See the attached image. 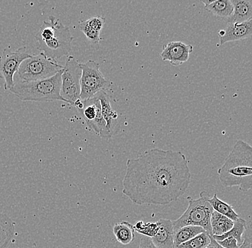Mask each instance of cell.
Instances as JSON below:
<instances>
[{"label": "cell", "instance_id": "obj_1", "mask_svg": "<svg viewBox=\"0 0 252 248\" xmlns=\"http://www.w3.org/2000/svg\"><path fill=\"white\" fill-rule=\"evenodd\" d=\"M190 177L182 152L150 149L127 160L122 193L135 205H169L185 194Z\"/></svg>", "mask_w": 252, "mask_h": 248}, {"label": "cell", "instance_id": "obj_2", "mask_svg": "<svg viewBox=\"0 0 252 248\" xmlns=\"http://www.w3.org/2000/svg\"><path fill=\"white\" fill-rule=\"evenodd\" d=\"M221 185L238 187L242 192L252 188V147L245 141H236L223 165L218 169Z\"/></svg>", "mask_w": 252, "mask_h": 248}, {"label": "cell", "instance_id": "obj_3", "mask_svg": "<svg viewBox=\"0 0 252 248\" xmlns=\"http://www.w3.org/2000/svg\"><path fill=\"white\" fill-rule=\"evenodd\" d=\"M37 50L51 60L57 61L70 54L73 40L70 28L54 16L44 21L35 35Z\"/></svg>", "mask_w": 252, "mask_h": 248}, {"label": "cell", "instance_id": "obj_4", "mask_svg": "<svg viewBox=\"0 0 252 248\" xmlns=\"http://www.w3.org/2000/svg\"><path fill=\"white\" fill-rule=\"evenodd\" d=\"M62 71L47 79L29 82L20 80L9 91L22 101L42 103L58 100L65 103L61 95Z\"/></svg>", "mask_w": 252, "mask_h": 248}, {"label": "cell", "instance_id": "obj_5", "mask_svg": "<svg viewBox=\"0 0 252 248\" xmlns=\"http://www.w3.org/2000/svg\"><path fill=\"white\" fill-rule=\"evenodd\" d=\"M208 199L209 197L204 191L200 193L199 198L187 197L188 208L179 219L172 221L174 232L185 226H198L202 227L209 235H213L210 222L213 209Z\"/></svg>", "mask_w": 252, "mask_h": 248}, {"label": "cell", "instance_id": "obj_6", "mask_svg": "<svg viewBox=\"0 0 252 248\" xmlns=\"http://www.w3.org/2000/svg\"><path fill=\"white\" fill-rule=\"evenodd\" d=\"M79 65L81 70L80 98L82 101L92 98L102 91L106 92L113 85V83L107 80L100 72L98 62L88 60Z\"/></svg>", "mask_w": 252, "mask_h": 248}, {"label": "cell", "instance_id": "obj_7", "mask_svg": "<svg viewBox=\"0 0 252 248\" xmlns=\"http://www.w3.org/2000/svg\"><path fill=\"white\" fill-rule=\"evenodd\" d=\"M63 66L47 58L43 53L25 59L19 67V78L22 81L47 79L62 71Z\"/></svg>", "mask_w": 252, "mask_h": 248}, {"label": "cell", "instance_id": "obj_8", "mask_svg": "<svg viewBox=\"0 0 252 248\" xmlns=\"http://www.w3.org/2000/svg\"><path fill=\"white\" fill-rule=\"evenodd\" d=\"M74 56H69L61 74V95L66 103L74 105L80 100L81 70Z\"/></svg>", "mask_w": 252, "mask_h": 248}, {"label": "cell", "instance_id": "obj_9", "mask_svg": "<svg viewBox=\"0 0 252 248\" xmlns=\"http://www.w3.org/2000/svg\"><path fill=\"white\" fill-rule=\"evenodd\" d=\"M26 47H22L12 52L9 48L3 50L0 56V79L4 80V88L9 90L14 84V76L18 71L20 64L25 59L31 57Z\"/></svg>", "mask_w": 252, "mask_h": 248}, {"label": "cell", "instance_id": "obj_10", "mask_svg": "<svg viewBox=\"0 0 252 248\" xmlns=\"http://www.w3.org/2000/svg\"><path fill=\"white\" fill-rule=\"evenodd\" d=\"M83 108L79 112L88 128L101 138H108L106 123L102 117L101 105L97 96L83 101Z\"/></svg>", "mask_w": 252, "mask_h": 248}, {"label": "cell", "instance_id": "obj_11", "mask_svg": "<svg viewBox=\"0 0 252 248\" xmlns=\"http://www.w3.org/2000/svg\"><path fill=\"white\" fill-rule=\"evenodd\" d=\"M193 50L192 45H187L180 41H174L163 47L160 56L165 62L168 61L176 67L187 62Z\"/></svg>", "mask_w": 252, "mask_h": 248}, {"label": "cell", "instance_id": "obj_12", "mask_svg": "<svg viewBox=\"0 0 252 248\" xmlns=\"http://www.w3.org/2000/svg\"><path fill=\"white\" fill-rule=\"evenodd\" d=\"M220 45L250 38L252 35V19L242 23H230L218 33Z\"/></svg>", "mask_w": 252, "mask_h": 248}, {"label": "cell", "instance_id": "obj_13", "mask_svg": "<svg viewBox=\"0 0 252 248\" xmlns=\"http://www.w3.org/2000/svg\"><path fill=\"white\" fill-rule=\"evenodd\" d=\"M99 99L101 105L102 117L106 123L108 138H112L117 131L118 121V113L112 108L110 97L105 91L100 92L95 95Z\"/></svg>", "mask_w": 252, "mask_h": 248}, {"label": "cell", "instance_id": "obj_14", "mask_svg": "<svg viewBox=\"0 0 252 248\" xmlns=\"http://www.w3.org/2000/svg\"><path fill=\"white\" fill-rule=\"evenodd\" d=\"M157 233L151 238L153 243L157 248H173L174 230L172 221L160 219L157 221Z\"/></svg>", "mask_w": 252, "mask_h": 248}, {"label": "cell", "instance_id": "obj_15", "mask_svg": "<svg viewBox=\"0 0 252 248\" xmlns=\"http://www.w3.org/2000/svg\"><path fill=\"white\" fill-rule=\"evenodd\" d=\"M233 12L227 19L230 23H242L252 19V0H231Z\"/></svg>", "mask_w": 252, "mask_h": 248}, {"label": "cell", "instance_id": "obj_16", "mask_svg": "<svg viewBox=\"0 0 252 248\" xmlns=\"http://www.w3.org/2000/svg\"><path fill=\"white\" fill-rule=\"evenodd\" d=\"M205 9L215 16L228 18L233 12V4L231 0H202Z\"/></svg>", "mask_w": 252, "mask_h": 248}, {"label": "cell", "instance_id": "obj_17", "mask_svg": "<svg viewBox=\"0 0 252 248\" xmlns=\"http://www.w3.org/2000/svg\"><path fill=\"white\" fill-rule=\"evenodd\" d=\"M15 235V222L7 215L0 213V248H8Z\"/></svg>", "mask_w": 252, "mask_h": 248}, {"label": "cell", "instance_id": "obj_18", "mask_svg": "<svg viewBox=\"0 0 252 248\" xmlns=\"http://www.w3.org/2000/svg\"><path fill=\"white\" fill-rule=\"evenodd\" d=\"M113 231L118 243L124 246L130 244L135 239L134 226L126 221L115 224Z\"/></svg>", "mask_w": 252, "mask_h": 248}, {"label": "cell", "instance_id": "obj_19", "mask_svg": "<svg viewBox=\"0 0 252 248\" xmlns=\"http://www.w3.org/2000/svg\"><path fill=\"white\" fill-rule=\"evenodd\" d=\"M210 222L213 235H221L232 228L234 222L213 210Z\"/></svg>", "mask_w": 252, "mask_h": 248}, {"label": "cell", "instance_id": "obj_20", "mask_svg": "<svg viewBox=\"0 0 252 248\" xmlns=\"http://www.w3.org/2000/svg\"><path fill=\"white\" fill-rule=\"evenodd\" d=\"M205 232L204 229L198 226H185L174 232L173 248H177L180 245L189 241L196 235Z\"/></svg>", "mask_w": 252, "mask_h": 248}, {"label": "cell", "instance_id": "obj_21", "mask_svg": "<svg viewBox=\"0 0 252 248\" xmlns=\"http://www.w3.org/2000/svg\"><path fill=\"white\" fill-rule=\"evenodd\" d=\"M208 201L210 203L213 210L217 212L222 216L229 218L234 222L240 218V216L236 213L233 207L231 205H228L226 202H223V200H220L217 194H214L212 198L209 197Z\"/></svg>", "mask_w": 252, "mask_h": 248}, {"label": "cell", "instance_id": "obj_22", "mask_svg": "<svg viewBox=\"0 0 252 248\" xmlns=\"http://www.w3.org/2000/svg\"><path fill=\"white\" fill-rule=\"evenodd\" d=\"M247 224L246 220H244L242 218H239L237 220L234 222V225L229 231L221 235H213V238L216 241H221L225 238L231 237V238H234V239L236 240L238 245L240 247L241 245L243 243L242 236H243L244 232L246 231V229H247Z\"/></svg>", "mask_w": 252, "mask_h": 248}, {"label": "cell", "instance_id": "obj_23", "mask_svg": "<svg viewBox=\"0 0 252 248\" xmlns=\"http://www.w3.org/2000/svg\"><path fill=\"white\" fill-rule=\"evenodd\" d=\"M78 30L81 31L83 34L86 35L87 39L91 43V47L94 50H97L99 48L100 40V32L94 30L92 28H90L86 24V21L79 22L78 25Z\"/></svg>", "mask_w": 252, "mask_h": 248}, {"label": "cell", "instance_id": "obj_24", "mask_svg": "<svg viewBox=\"0 0 252 248\" xmlns=\"http://www.w3.org/2000/svg\"><path fill=\"white\" fill-rule=\"evenodd\" d=\"M210 242V235L205 231L180 245L177 248H206Z\"/></svg>", "mask_w": 252, "mask_h": 248}, {"label": "cell", "instance_id": "obj_25", "mask_svg": "<svg viewBox=\"0 0 252 248\" xmlns=\"http://www.w3.org/2000/svg\"><path fill=\"white\" fill-rule=\"evenodd\" d=\"M134 226L135 231L143 235V236L149 237L151 238L157 233L158 223L156 222H145L143 221H138Z\"/></svg>", "mask_w": 252, "mask_h": 248}, {"label": "cell", "instance_id": "obj_26", "mask_svg": "<svg viewBox=\"0 0 252 248\" xmlns=\"http://www.w3.org/2000/svg\"><path fill=\"white\" fill-rule=\"evenodd\" d=\"M85 21L90 28L97 32H100L106 23V19L105 17L97 15V16L91 17L89 20H85Z\"/></svg>", "mask_w": 252, "mask_h": 248}, {"label": "cell", "instance_id": "obj_27", "mask_svg": "<svg viewBox=\"0 0 252 248\" xmlns=\"http://www.w3.org/2000/svg\"><path fill=\"white\" fill-rule=\"evenodd\" d=\"M217 242L223 248H239L236 240L234 239V238H231V237L225 238V239L221 240V241Z\"/></svg>", "mask_w": 252, "mask_h": 248}, {"label": "cell", "instance_id": "obj_28", "mask_svg": "<svg viewBox=\"0 0 252 248\" xmlns=\"http://www.w3.org/2000/svg\"><path fill=\"white\" fill-rule=\"evenodd\" d=\"M139 248H157L153 243L151 238L149 237L143 236L140 242Z\"/></svg>", "mask_w": 252, "mask_h": 248}, {"label": "cell", "instance_id": "obj_29", "mask_svg": "<svg viewBox=\"0 0 252 248\" xmlns=\"http://www.w3.org/2000/svg\"><path fill=\"white\" fill-rule=\"evenodd\" d=\"M210 235L211 239L210 244H209V246H208V247L206 248H223L221 247V246L218 244V243H217L215 240L214 239V238H213V235Z\"/></svg>", "mask_w": 252, "mask_h": 248}]
</instances>
